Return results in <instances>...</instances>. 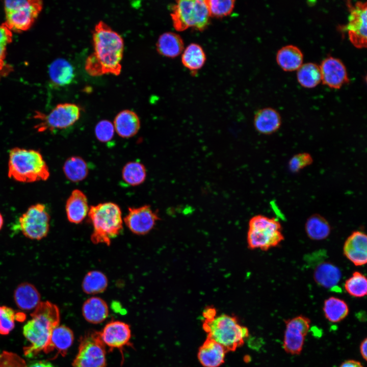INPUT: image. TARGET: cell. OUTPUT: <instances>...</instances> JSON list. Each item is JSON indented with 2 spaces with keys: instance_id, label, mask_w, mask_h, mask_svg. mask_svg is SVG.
<instances>
[{
  "instance_id": "obj_43",
  "label": "cell",
  "mask_w": 367,
  "mask_h": 367,
  "mask_svg": "<svg viewBox=\"0 0 367 367\" xmlns=\"http://www.w3.org/2000/svg\"><path fill=\"white\" fill-rule=\"evenodd\" d=\"M12 41V34L4 23L0 25V45L7 46Z\"/></svg>"
},
{
  "instance_id": "obj_29",
  "label": "cell",
  "mask_w": 367,
  "mask_h": 367,
  "mask_svg": "<svg viewBox=\"0 0 367 367\" xmlns=\"http://www.w3.org/2000/svg\"><path fill=\"white\" fill-rule=\"evenodd\" d=\"M181 59L183 65L195 74L205 64L206 56L201 45L192 43L184 48Z\"/></svg>"
},
{
  "instance_id": "obj_2",
  "label": "cell",
  "mask_w": 367,
  "mask_h": 367,
  "mask_svg": "<svg viewBox=\"0 0 367 367\" xmlns=\"http://www.w3.org/2000/svg\"><path fill=\"white\" fill-rule=\"evenodd\" d=\"M22 330L30 343L23 348L24 354L28 357H34L47 346L53 330L59 325L60 313L56 304L46 301L40 302Z\"/></svg>"
},
{
  "instance_id": "obj_16",
  "label": "cell",
  "mask_w": 367,
  "mask_h": 367,
  "mask_svg": "<svg viewBox=\"0 0 367 367\" xmlns=\"http://www.w3.org/2000/svg\"><path fill=\"white\" fill-rule=\"evenodd\" d=\"M323 83L333 89H339L349 82L346 68L339 59L329 56L320 65Z\"/></svg>"
},
{
  "instance_id": "obj_10",
  "label": "cell",
  "mask_w": 367,
  "mask_h": 367,
  "mask_svg": "<svg viewBox=\"0 0 367 367\" xmlns=\"http://www.w3.org/2000/svg\"><path fill=\"white\" fill-rule=\"evenodd\" d=\"M50 216L42 203L30 206L19 218L22 234L27 238L40 240L47 236L50 226Z\"/></svg>"
},
{
  "instance_id": "obj_26",
  "label": "cell",
  "mask_w": 367,
  "mask_h": 367,
  "mask_svg": "<svg viewBox=\"0 0 367 367\" xmlns=\"http://www.w3.org/2000/svg\"><path fill=\"white\" fill-rule=\"evenodd\" d=\"M48 75L55 85L63 86L69 84L74 77V70L72 64L64 58H58L48 67Z\"/></svg>"
},
{
  "instance_id": "obj_7",
  "label": "cell",
  "mask_w": 367,
  "mask_h": 367,
  "mask_svg": "<svg viewBox=\"0 0 367 367\" xmlns=\"http://www.w3.org/2000/svg\"><path fill=\"white\" fill-rule=\"evenodd\" d=\"M284 240L281 223L274 218L258 215L249 222L247 243L251 249L267 251Z\"/></svg>"
},
{
  "instance_id": "obj_24",
  "label": "cell",
  "mask_w": 367,
  "mask_h": 367,
  "mask_svg": "<svg viewBox=\"0 0 367 367\" xmlns=\"http://www.w3.org/2000/svg\"><path fill=\"white\" fill-rule=\"evenodd\" d=\"M13 296L16 305L22 310L35 309L40 302V293L33 284L27 282L16 287Z\"/></svg>"
},
{
  "instance_id": "obj_35",
  "label": "cell",
  "mask_w": 367,
  "mask_h": 367,
  "mask_svg": "<svg viewBox=\"0 0 367 367\" xmlns=\"http://www.w3.org/2000/svg\"><path fill=\"white\" fill-rule=\"evenodd\" d=\"M122 177L123 180L129 185L132 186L140 185L146 179L145 167L139 162H129L123 167Z\"/></svg>"
},
{
  "instance_id": "obj_15",
  "label": "cell",
  "mask_w": 367,
  "mask_h": 367,
  "mask_svg": "<svg viewBox=\"0 0 367 367\" xmlns=\"http://www.w3.org/2000/svg\"><path fill=\"white\" fill-rule=\"evenodd\" d=\"M99 333L102 342L109 351L114 349L122 350L124 347L130 345L131 330L129 326L124 322L111 321Z\"/></svg>"
},
{
  "instance_id": "obj_48",
  "label": "cell",
  "mask_w": 367,
  "mask_h": 367,
  "mask_svg": "<svg viewBox=\"0 0 367 367\" xmlns=\"http://www.w3.org/2000/svg\"><path fill=\"white\" fill-rule=\"evenodd\" d=\"M366 338H365L361 342L360 345V352L362 358L366 360Z\"/></svg>"
},
{
  "instance_id": "obj_45",
  "label": "cell",
  "mask_w": 367,
  "mask_h": 367,
  "mask_svg": "<svg viewBox=\"0 0 367 367\" xmlns=\"http://www.w3.org/2000/svg\"><path fill=\"white\" fill-rule=\"evenodd\" d=\"M27 367H55L51 363L45 360H40L32 362Z\"/></svg>"
},
{
  "instance_id": "obj_31",
  "label": "cell",
  "mask_w": 367,
  "mask_h": 367,
  "mask_svg": "<svg viewBox=\"0 0 367 367\" xmlns=\"http://www.w3.org/2000/svg\"><path fill=\"white\" fill-rule=\"evenodd\" d=\"M66 177L72 182H79L88 176L89 169L86 162L78 156L68 158L63 166Z\"/></svg>"
},
{
  "instance_id": "obj_3",
  "label": "cell",
  "mask_w": 367,
  "mask_h": 367,
  "mask_svg": "<svg viewBox=\"0 0 367 367\" xmlns=\"http://www.w3.org/2000/svg\"><path fill=\"white\" fill-rule=\"evenodd\" d=\"M8 175L17 181L29 183L45 181L50 173L39 151L16 147L9 152Z\"/></svg>"
},
{
  "instance_id": "obj_39",
  "label": "cell",
  "mask_w": 367,
  "mask_h": 367,
  "mask_svg": "<svg viewBox=\"0 0 367 367\" xmlns=\"http://www.w3.org/2000/svg\"><path fill=\"white\" fill-rule=\"evenodd\" d=\"M313 162L312 155L308 152H302L293 155L288 162V168L293 173H297L310 166Z\"/></svg>"
},
{
  "instance_id": "obj_12",
  "label": "cell",
  "mask_w": 367,
  "mask_h": 367,
  "mask_svg": "<svg viewBox=\"0 0 367 367\" xmlns=\"http://www.w3.org/2000/svg\"><path fill=\"white\" fill-rule=\"evenodd\" d=\"M285 330L283 348L292 355L299 354L303 348L305 337L309 329L310 320L300 315L285 321Z\"/></svg>"
},
{
  "instance_id": "obj_41",
  "label": "cell",
  "mask_w": 367,
  "mask_h": 367,
  "mask_svg": "<svg viewBox=\"0 0 367 367\" xmlns=\"http://www.w3.org/2000/svg\"><path fill=\"white\" fill-rule=\"evenodd\" d=\"M0 367H27V365L17 354L4 351L0 354Z\"/></svg>"
},
{
  "instance_id": "obj_20",
  "label": "cell",
  "mask_w": 367,
  "mask_h": 367,
  "mask_svg": "<svg viewBox=\"0 0 367 367\" xmlns=\"http://www.w3.org/2000/svg\"><path fill=\"white\" fill-rule=\"evenodd\" d=\"M88 199L83 192L73 190L67 199L65 211L68 220L72 223L79 224L88 216L89 211Z\"/></svg>"
},
{
  "instance_id": "obj_5",
  "label": "cell",
  "mask_w": 367,
  "mask_h": 367,
  "mask_svg": "<svg viewBox=\"0 0 367 367\" xmlns=\"http://www.w3.org/2000/svg\"><path fill=\"white\" fill-rule=\"evenodd\" d=\"M202 326L207 337L220 344L227 352L235 351L249 336L247 327L241 325L235 317L226 314L204 321Z\"/></svg>"
},
{
  "instance_id": "obj_37",
  "label": "cell",
  "mask_w": 367,
  "mask_h": 367,
  "mask_svg": "<svg viewBox=\"0 0 367 367\" xmlns=\"http://www.w3.org/2000/svg\"><path fill=\"white\" fill-rule=\"evenodd\" d=\"M25 319L23 313H16L14 310L6 306H0V334H8L15 327L16 320Z\"/></svg>"
},
{
  "instance_id": "obj_1",
  "label": "cell",
  "mask_w": 367,
  "mask_h": 367,
  "mask_svg": "<svg viewBox=\"0 0 367 367\" xmlns=\"http://www.w3.org/2000/svg\"><path fill=\"white\" fill-rule=\"evenodd\" d=\"M93 53L86 59L85 70L91 76L118 75L121 70L124 42L122 37L102 21L92 33Z\"/></svg>"
},
{
  "instance_id": "obj_40",
  "label": "cell",
  "mask_w": 367,
  "mask_h": 367,
  "mask_svg": "<svg viewBox=\"0 0 367 367\" xmlns=\"http://www.w3.org/2000/svg\"><path fill=\"white\" fill-rule=\"evenodd\" d=\"M115 129L113 124L108 120L99 121L94 129L95 135L97 139L102 143L111 141L114 135Z\"/></svg>"
},
{
  "instance_id": "obj_42",
  "label": "cell",
  "mask_w": 367,
  "mask_h": 367,
  "mask_svg": "<svg viewBox=\"0 0 367 367\" xmlns=\"http://www.w3.org/2000/svg\"><path fill=\"white\" fill-rule=\"evenodd\" d=\"M32 0L5 1L4 7L5 13H9L19 10L30 5Z\"/></svg>"
},
{
  "instance_id": "obj_9",
  "label": "cell",
  "mask_w": 367,
  "mask_h": 367,
  "mask_svg": "<svg viewBox=\"0 0 367 367\" xmlns=\"http://www.w3.org/2000/svg\"><path fill=\"white\" fill-rule=\"evenodd\" d=\"M81 108L72 103L57 104L48 114L37 113L39 122L35 127L39 132L63 129L73 125L80 118Z\"/></svg>"
},
{
  "instance_id": "obj_25",
  "label": "cell",
  "mask_w": 367,
  "mask_h": 367,
  "mask_svg": "<svg viewBox=\"0 0 367 367\" xmlns=\"http://www.w3.org/2000/svg\"><path fill=\"white\" fill-rule=\"evenodd\" d=\"M156 50L161 55L170 58H174L181 54L184 49V43L178 34L167 32L162 34L159 37Z\"/></svg>"
},
{
  "instance_id": "obj_21",
  "label": "cell",
  "mask_w": 367,
  "mask_h": 367,
  "mask_svg": "<svg viewBox=\"0 0 367 367\" xmlns=\"http://www.w3.org/2000/svg\"><path fill=\"white\" fill-rule=\"evenodd\" d=\"M74 334L72 331L64 325H58L52 331L49 341L43 350L46 354L56 351L57 355L65 356L73 344Z\"/></svg>"
},
{
  "instance_id": "obj_30",
  "label": "cell",
  "mask_w": 367,
  "mask_h": 367,
  "mask_svg": "<svg viewBox=\"0 0 367 367\" xmlns=\"http://www.w3.org/2000/svg\"><path fill=\"white\" fill-rule=\"evenodd\" d=\"M305 228L307 235L314 241L324 240L331 232V227L328 221L318 214H313L308 218Z\"/></svg>"
},
{
  "instance_id": "obj_38",
  "label": "cell",
  "mask_w": 367,
  "mask_h": 367,
  "mask_svg": "<svg viewBox=\"0 0 367 367\" xmlns=\"http://www.w3.org/2000/svg\"><path fill=\"white\" fill-rule=\"evenodd\" d=\"M206 3L211 17L216 18L230 15L235 6L233 0H208Z\"/></svg>"
},
{
  "instance_id": "obj_47",
  "label": "cell",
  "mask_w": 367,
  "mask_h": 367,
  "mask_svg": "<svg viewBox=\"0 0 367 367\" xmlns=\"http://www.w3.org/2000/svg\"><path fill=\"white\" fill-rule=\"evenodd\" d=\"M6 46L0 45V70L4 65V60L6 56Z\"/></svg>"
},
{
  "instance_id": "obj_34",
  "label": "cell",
  "mask_w": 367,
  "mask_h": 367,
  "mask_svg": "<svg viewBox=\"0 0 367 367\" xmlns=\"http://www.w3.org/2000/svg\"><path fill=\"white\" fill-rule=\"evenodd\" d=\"M297 77L302 86L307 88H313L321 82L320 66L311 62L302 64L297 69Z\"/></svg>"
},
{
  "instance_id": "obj_17",
  "label": "cell",
  "mask_w": 367,
  "mask_h": 367,
  "mask_svg": "<svg viewBox=\"0 0 367 367\" xmlns=\"http://www.w3.org/2000/svg\"><path fill=\"white\" fill-rule=\"evenodd\" d=\"M344 255L355 266H361L367 261V237L360 231L353 232L343 246Z\"/></svg>"
},
{
  "instance_id": "obj_4",
  "label": "cell",
  "mask_w": 367,
  "mask_h": 367,
  "mask_svg": "<svg viewBox=\"0 0 367 367\" xmlns=\"http://www.w3.org/2000/svg\"><path fill=\"white\" fill-rule=\"evenodd\" d=\"M87 216L93 227L90 239L94 244L110 246L123 229L121 211L115 203L106 202L92 205Z\"/></svg>"
},
{
  "instance_id": "obj_13",
  "label": "cell",
  "mask_w": 367,
  "mask_h": 367,
  "mask_svg": "<svg viewBox=\"0 0 367 367\" xmlns=\"http://www.w3.org/2000/svg\"><path fill=\"white\" fill-rule=\"evenodd\" d=\"M160 219L158 214L149 205L138 207H130L123 222L129 230L137 235L149 232Z\"/></svg>"
},
{
  "instance_id": "obj_14",
  "label": "cell",
  "mask_w": 367,
  "mask_h": 367,
  "mask_svg": "<svg viewBox=\"0 0 367 367\" xmlns=\"http://www.w3.org/2000/svg\"><path fill=\"white\" fill-rule=\"evenodd\" d=\"M42 5L41 1L32 0L30 5L6 13V20L4 23L11 31L28 30L37 18L42 8Z\"/></svg>"
},
{
  "instance_id": "obj_27",
  "label": "cell",
  "mask_w": 367,
  "mask_h": 367,
  "mask_svg": "<svg viewBox=\"0 0 367 367\" xmlns=\"http://www.w3.org/2000/svg\"><path fill=\"white\" fill-rule=\"evenodd\" d=\"M82 314L85 319L92 324H99L105 320L109 314V307L106 301L97 297H92L83 303Z\"/></svg>"
},
{
  "instance_id": "obj_32",
  "label": "cell",
  "mask_w": 367,
  "mask_h": 367,
  "mask_svg": "<svg viewBox=\"0 0 367 367\" xmlns=\"http://www.w3.org/2000/svg\"><path fill=\"white\" fill-rule=\"evenodd\" d=\"M108 285L106 275L101 271L92 270L88 272L83 278L82 288L83 292L89 295H95L103 292Z\"/></svg>"
},
{
  "instance_id": "obj_49",
  "label": "cell",
  "mask_w": 367,
  "mask_h": 367,
  "mask_svg": "<svg viewBox=\"0 0 367 367\" xmlns=\"http://www.w3.org/2000/svg\"><path fill=\"white\" fill-rule=\"evenodd\" d=\"M4 224V219L2 215L0 213V230H1Z\"/></svg>"
},
{
  "instance_id": "obj_22",
  "label": "cell",
  "mask_w": 367,
  "mask_h": 367,
  "mask_svg": "<svg viewBox=\"0 0 367 367\" xmlns=\"http://www.w3.org/2000/svg\"><path fill=\"white\" fill-rule=\"evenodd\" d=\"M113 125L115 131L123 138H129L136 135L141 126L138 115L129 110L119 112L114 118Z\"/></svg>"
},
{
  "instance_id": "obj_6",
  "label": "cell",
  "mask_w": 367,
  "mask_h": 367,
  "mask_svg": "<svg viewBox=\"0 0 367 367\" xmlns=\"http://www.w3.org/2000/svg\"><path fill=\"white\" fill-rule=\"evenodd\" d=\"M170 16L174 29L179 32L189 28L203 31L211 17L206 1L203 0L177 1L172 7Z\"/></svg>"
},
{
  "instance_id": "obj_23",
  "label": "cell",
  "mask_w": 367,
  "mask_h": 367,
  "mask_svg": "<svg viewBox=\"0 0 367 367\" xmlns=\"http://www.w3.org/2000/svg\"><path fill=\"white\" fill-rule=\"evenodd\" d=\"M341 277L339 268L330 262H321L314 268V280L319 285L324 288L332 289L337 286Z\"/></svg>"
},
{
  "instance_id": "obj_8",
  "label": "cell",
  "mask_w": 367,
  "mask_h": 367,
  "mask_svg": "<svg viewBox=\"0 0 367 367\" xmlns=\"http://www.w3.org/2000/svg\"><path fill=\"white\" fill-rule=\"evenodd\" d=\"M106 354L99 332H89L81 339L72 367H106Z\"/></svg>"
},
{
  "instance_id": "obj_46",
  "label": "cell",
  "mask_w": 367,
  "mask_h": 367,
  "mask_svg": "<svg viewBox=\"0 0 367 367\" xmlns=\"http://www.w3.org/2000/svg\"><path fill=\"white\" fill-rule=\"evenodd\" d=\"M339 367H363L361 363L354 360H348L343 362Z\"/></svg>"
},
{
  "instance_id": "obj_11",
  "label": "cell",
  "mask_w": 367,
  "mask_h": 367,
  "mask_svg": "<svg viewBox=\"0 0 367 367\" xmlns=\"http://www.w3.org/2000/svg\"><path fill=\"white\" fill-rule=\"evenodd\" d=\"M349 10L347 25L348 36L352 44L357 48L366 47L367 41V4L366 2L358 1L347 4Z\"/></svg>"
},
{
  "instance_id": "obj_33",
  "label": "cell",
  "mask_w": 367,
  "mask_h": 367,
  "mask_svg": "<svg viewBox=\"0 0 367 367\" xmlns=\"http://www.w3.org/2000/svg\"><path fill=\"white\" fill-rule=\"evenodd\" d=\"M346 302L335 297H330L324 303L323 311L326 318L330 322L336 323L344 319L349 313Z\"/></svg>"
},
{
  "instance_id": "obj_18",
  "label": "cell",
  "mask_w": 367,
  "mask_h": 367,
  "mask_svg": "<svg viewBox=\"0 0 367 367\" xmlns=\"http://www.w3.org/2000/svg\"><path fill=\"white\" fill-rule=\"evenodd\" d=\"M282 118L279 113L271 107L258 110L255 114L253 125L255 130L264 135H271L281 127Z\"/></svg>"
},
{
  "instance_id": "obj_44",
  "label": "cell",
  "mask_w": 367,
  "mask_h": 367,
  "mask_svg": "<svg viewBox=\"0 0 367 367\" xmlns=\"http://www.w3.org/2000/svg\"><path fill=\"white\" fill-rule=\"evenodd\" d=\"M216 310L212 306H207L205 308L203 311L204 321L211 320L216 316Z\"/></svg>"
},
{
  "instance_id": "obj_36",
  "label": "cell",
  "mask_w": 367,
  "mask_h": 367,
  "mask_svg": "<svg viewBox=\"0 0 367 367\" xmlns=\"http://www.w3.org/2000/svg\"><path fill=\"white\" fill-rule=\"evenodd\" d=\"M344 288L347 292L353 297H363L366 295L367 292L366 278L360 272L355 271L346 280Z\"/></svg>"
},
{
  "instance_id": "obj_28",
  "label": "cell",
  "mask_w": 367,
  "mask_h": 367,
  "mask_svg": "<svg viewBox=\"0 0 367 367\" xmlns=\"http://www.w3.org/2000/svg\"><path fill=\"white\" fill-rule=\"evenodd\" d=\"M303 55L296 46L287 45L278 50L276 55V61L284 71H292L297 70L302 64Z\"/></svg>"
},
{
  "instance_id": "obj_19",
  "label": "cell",
  "mask_w": 367,
  "mask_h": 367,
  "mask_svg": "<svg viewBox=\"0 0 367 367\" xmlns=\"http://www.w3.org/2000/svg\"><path fill=\"white\" fill-rule=\"evenodd\" d=\"M227 352L220 344L207 337L199 348L197 358L203 367H219L224 362Z\"/></svg>"
}]
</instances>
